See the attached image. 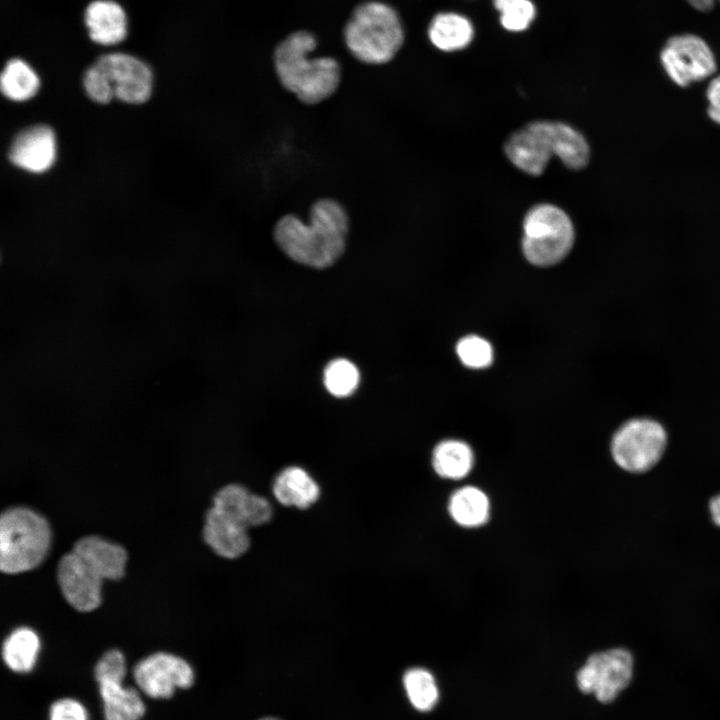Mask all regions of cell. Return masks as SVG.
I'll return each instance as SVG.
<instances>
[{
    "label": "cell",
    "instance_id": "cell-1",
    "mask_svg": "<svg viewBox=\"0 0 720 720\" xmlns=\"http://www.w3.org/2000/svg\"><path fill=\"white\" fill-rule=\"evenodd\" d=\"M349 219L336 200H317L310 209L309 222L285 215L274 227V239L281 251L293 261L316 269L333 265L346 246Z\"/></svg>",
    "mask_w": 720,
    "mask_h": 720
},
{
    "label": "cell",
    "instance_id": "cell-2",
    "mask_svg": "<svg viewBox=\"0 0 720 720\" xmlns=\"http://www.w3.org/2000/svg\"><path fill=\"white\" fill-rule=\"evenodd\" d=\"M317 46L308 31H297L281 41L273 55L276 74L282 86L301 102L317 104L330 97L340 83V66L331 57L310 58Z\"/></svg>",
    "mask_w": 720,
    "mask_h": 720
},
{
    "label": "cell",
    "instance_id": "cell-3",
    "mask_svg": "<svg viewBox=\"0 0 720 720\" xmlns=\"http://www.w3.org/2000/svg\"><path fill=\"white\" fill-rule=\"evenodd\" d=\"M345 44L366 64H385L401 49L405 31L397 11L379 1L357 6L344 29Z\"/></svg>",
    "mask_w": 720,
    "mask_h": 720
},
{
    "label": "cell",
    "instance_id": "cell-4",
    "mask_svg": "<svg viewBox=\"0 0 720 720\" xmlns=\"http://www.w3.org/2000/svg\"><path fill=\"white\" fill-rule=\"evenodd\" d=\"M50 528L40 514L26 507H12L0 517V569L7 574L37 567L50 545Z\"/></svg>",
    "mask_w": 720,
    "mask_h": 720
},
{
    "label": "cell",
    "instance_id": "cell-5",
    "mask_svg": "<svg viewBox=\"0 0 720 720\" xmlns=\"http://www.w3.org/2000/svg\"><path fill=\"white\" fill-rule=\"evenodd\" d=\"M574 240L570 217L555 205L538 204L524 217L522 251L533 265L557 264L569 253Z\"/></svg>",
    "mask_w": 720,
    "mask_h": 720
},
{
    "label": "cell",
    "instance_id": "cell-6",
    "mask_svg": "<svg viewBox=\"0 0 720 720\" xmlns=\"http://www.w3.org/2000/svg\"><path fill=\"white\" fill-rule=\"evenodd\" d=\"M667 442V431L661 422L650 417H633L613 434L611 456L621 469L644 473L661 460Z\"/></svg>",
    "mask_w": 720,
    "mask_h": 720
},
{
    "label": "cell",
    "instance_id": "cell-7",
    "mask_svg": "<svg viewBox=\"0 0 720 720\" xmlns=\"http://www.w3.org/2000/svg\"><path fill=\"white\" fill-rule=\"evenodd\" d=\"M634 659L625 648L591 654L576 673L578 689L603 704L613 702L631 683Z\"/></svg>",
    "mask_w": 720,
    "mask_h": 720
},
{
    "label": "cell",
    "instance_id": "cell-8",
    "mask_svg": "<svg viewBox=\"0 0 720 720\" xmlns=\"http://www.w3.org/2000/svg\"><path fill=\"white\" fill-rule=\"evenodd\" d=\"M660 60L670 79L681 87L704 80L716 71L711 48L694 34L669 38L661 50Z\"/></svg>",
    "mask_w": 720,
    "mask_h": 720
},
{
    "label": "cell",
    "instance_id": "cell-9",
    "mask_svg": "<svg viewBox=\"0 0 720 720\" xmlns=\"http://www.w3.org/2000/svg\"><path fill=\"white\" fill-rule=\"evenodd\" d=\"M133 676L138 688L155 699L169 698L177 688H188L194 681L191 666L183 658L166 652L139 661Z\"/></svg>",
    "mask_w": 720,
    "mask_h": 720
},
{
    "label": "cell",
    "instance_id": "cell-10",
    "mask_svg": "<svg viewBox=\"0 0 720 720\" xmlns=\"http://www.w3.org/2000/svg\"><path fill=\"white\" fill-rule=\"evenodd\" d=\"M94 64L108 80L114 98L131 104L144 103L150 98L153 75L144 61L115 52L99 56Z\"/></svg>",
    "mask_w": 720,
    "mask_h": 720
},
{
    "label": "cell",
    "instance_id": "cell-11",
    "mask_svg": "<svg viewBox=\"0 0 720 720\" xmlns=\"http://www.w3.org/2000/svg\"><path fill=\"white\" fill-rule=\"evenodd\" d=\"M552 121H533L518 129L506 140L505 153L523 172L541 175L554 155Z\"/></svg>",
    "mask_w": 720,
    "mask_h": 720
},
{
    "label": "cell",
    "instance_id": "cell-12",
    "mask_svg": "<svg viewBox=\"0 0 720 720\" xmlns=\"http://www.w3.org/2000/svg\"><path fill=\"white\" fill-rule=\"evenodd\" d=\"M57 580L63 596L76 610L89 612L100 605L103 579L75 552L59 560Z\"/></svg>",
    "mask_w": 720,
    "mask_h": 720
},
{
    "label": "cell",
    "instance_id": "cell-13",
    "mask_svg": "<svg viewBox=\"0 0 720 720\" xmlns=\"http://www.w3.org/2000/svg\"><path fill=\"white\" fill-rule=\"evenodd\" d=\"M56 138L47 125H36L20 132L12 142L11 162L29 172L47 171L56 159Z\"/></svg>",
    "mask_w": 720,
    "mask_h": 720
},
{
    "label": "cell",
    "instance_id": "cell-14",
    "mask_svg": "<svg viewBox=\"0 0 720 720\" xmlns=\"http://www.w3.org/2000/svg\"><path fill=\"white\" fill-rule=\"evenodd\" d=\"M212 507L246 528L266 524L273 513L268 499L240 484L222 487L214 496Z\"/></svg>",
    "mask_w": 720,
    "mask_h": 720
},
{
    "label": "cell",
    "instance_id": "cell-15",
    "mask_svg": "<svg viewBox=\"0 0 720 720\" xmlns=\"http://www.w3.org/2000/svg\"><path fill=\"white\" fill-rule=\"evenodd\" d=\"M203 538L220 557L235 559L250 546L248 528L211 507L205 516Z\"/></svg>",
    "mask_w": 720,
    "mask_h": 720
},
{
    "label": "cell",
    "instance_id": "cell-16",
    "mask_svg": "<svg viewBox=\"0 0 720 720\" xmlns=\"http://www.w3.org/2000/svg\"><path fill=\"white\" fill-rule=\"evenodd\" d=\"M89 38L100 45L122 42L128 33V19L122 6L113 0H94L84 11Z\"/></svg>",
    "mask_w": 720,
    "mask_h": 720
},
{
    "label": "cell",
    "instance_id": "cell-17",
    "mask_svg": "<svg viewBox=\"0 0 720 720\" xmlns=\"http://www.w3.org/2000/svg\"><path fill=\"white\" fill-rule=\"evenodd\" d=\"M475 35L476 29L471 18L458 11H440L431 18L427 26L429 42L444 53L468 48Z\"/></svg>",
    "mask_w": 720,
    "mask_h": 720
},
{
    "label": "cell",
    "instance_id": "cell-18",
    "mask_svg": "<svg viewBox=\"0 0 720 720\" xmlns=\"http://www.w3.org/2000/svg\"><path fill=\"white\" fill-rule=\"evenodd\" d=\"M72 551L102 579L117 580L124 575L127 553L120 545L98 536H85L74 544Z\"/></svg>",
    "mask_w": 720,
    "mask_h": 720
},
{
    "label": "cell",
    "instance_id": "cell-19",
    "mask_svg": "<svg viewBox=\"0 0 720 720\" xmlns=\"http://www.w3.org/2000/svg\"><path fill=\"white\" fill-rule=\"evenodd\" d=\"M272 492L284 506L307 509L319 499L320 487L305 469L289 466L275 477Z\"/></svg>",
    "mask_w": 720,
    "mask_h": 720
},
{
    "label": "cell",
    "instance_id": "cell-20",
    "mask_svg": "<svg viewBox=\"0 0 720 720\" xmlns=\"http://www.w3.org/2000/svg\"><path fill=\"white\" fill-rule=\"evenodd\" d=\"M98 685L105 720H140L143 717L145 705L137 689L115 681Z\"/></svg>",
    "mask_w": 720,
    "mask_h": 720
},
{
    "label": "cell",
    "instance_id": "cell-21",
    "mask_svg": "<svg viewBox=\"0 0 720 720\" xmlns=\"http://www.w3.org/2000/svg\"><path fill=\"white\" fill-rule=\"evenodd\" d=\"M448 512L454 522L462 527L482 526L489 519V498L477 487H461L450 496Z\"/></svg>",
    "mask_w": 720,
    "mask_h": 720
},
{
    "label": "cell",
    "instance_id": "cell-22",
    "mask_svg": "<svg viewBox=\"0 0 720 720\" xmlns=\"http://www.w3.org/2000/svg\"><path fill=\"white\" fill-rule=\"evenodd\" d=\"M474 463L473 452L468 444L459 440L440 442L433 451L432 465L442 478L459 480L466 477Z\"/></svg>",
    "mask_w": 720,
    "mask_h": 720
},
{
    "label": "cell",
    "instance_id": "cell-23",
    "mask_svg": "<svg viewBox=\"0 0 720 720\" xmlns=\"http://www.w3.org/2000/svg\"><path fill=\"white\" fill-rule=\"evenodd\" d=\"M39 650L38 635L28 627H20L12 631L5 639L2 657L12 671L25 673L34 667Z\"/></svg>",
    "mask_w": 720,
    "mask_h": 720
},
{
    "label": "cell",
    "instance_id": "cell-24",
    "mask_svg": "<svg viewBox=\"0 0 720 720\" xmlns=\"http://www.w3.org/2000/svg\"><path fill=\"white\" fill-rule=\"evenodd\" d=\"M554 155L573 170L584 168L590 159V148L585 137L572 126L552 121Z\"/></svg>",
    "mask_w": 720,
    "mask_h": 720
},
{
    "label": "cell",
    "instance_id": "cell-25",
    "mask_svg": "<svg viewBox=\"0 0 720 720\" xmlns=\"http://www.w3.org/2000/svg\"><path fill=\"white\" fill-rule=\"evenodd\" d=\"M1 91L13 101H26L39 90L40 79L32 67L19 58L9 60L0 77Z\"/></svg>",
    "mask_w": 720,
    "mask_h": 720
},
{
    "label": "cell",
    "instance_id": "cell-26",
    "mask_svg": "<svg viewBox=\"0 0 720 720\" xmlns=\"http://www.w3.org/2000/svg\"><path fill=\"white\" fill-rule=\"evenodd\" d=\"M403 685L412 706L421 712H429L437 705L439 687L434 675L422 667L408 669L403 675Z\"/></svg>",
    "mask_w": 720,
    "mask_h": 720
},
{
    "label": "cell",
    "instance_id": "cell-27",
    "mask_svg": "<svg viewBox=\"0 0 720 720\" xmlns=\"http://www.w3.org/2000/svg\"><path fill=\"white\" fill-rule=\"evenodd\" d=\"M498 13L503 30L510 33L527 31L537 17V6L533 0H491Z\"/></svg>",
    "mask_w": 720,
    "mask_h": 720
},
{
    "label": "cell",
    "instance_id": "cell-28",
    "mask_svg": "<svg viewBox=\"0 0 720 720\" xmlns=\"http://www.w3.org/2000/svg\"><path fill=\"white\" fill-rule=\"evenodd\" d=\"M360 373L354 363L338 358L327 364L323 373V383L327 391L338 398L348 397L357 389Z\"/></svg>",
    "mask_w": 720,
    "mask_h": 720
},
{
    "label": "cell",
    "instance_id": "cell-29",
    "mask_svg": "<svg viewBox=\"0 0 720 720\" xmlns=\"http://www.w3.org/2000/svg\"><path fill=\"white\" fill-rule=\"evenodd\" d=\"M457 354L464 365L470 368H484L493 360L490 343L475 335L462 338L457 344Z\"/></svg>",
    "mask_w": 720,
    "mask_h": 720
},
{
    "label": "cell",
    "instance_id": "cell-30",
    "mask_svg": "<svg viewBox=\"0 0 720 720\" xmlns=\"http://www.w3.org/2000/svg\"><path fill=\"white\" fill-rule=\"evenodd\" d=\"M126 661L124 655L116 649L107 651L97 662L95 678L101 682H123L126 675Z\"/></svg>",
    "mask_w": 720,
    "mask_h": 720
},
{
    "label": "cell",
    "instance_id": "cell-31",
    "mask_svg": "<svg viewBox=\"0 0 720 720\" xmlns=\"http://www.w3.org/2000/svg\"><path fill=\"white\" fill-rule=\"evenodd\" d=\"M83 87L87 95L97 103L106 104L114 98L108 80L94 63L84 72Z\"/></svg>",
    "mask_w": 720,
    "mask_h": 720
},
{
    "label": "cell",
    "instance_id": "cell-32",
    "mask_svg": "<svg viewBox=\"0 0 720 720\" xmlns=\"http://www.w3.org/2000/svg\"><path fill=\"white\" fill-rule=\"evenodd\" d=\"M49 720H88V714L80 702L63 698L51 705Z\"/></svg>",
    "mask_w": 720,
    "mask_h": 720
},
{
    "label": "cell",
    "instance_id": "cell-33",
    "mask_svg": "<svg viewBox=\"0 0 720 720\" xmlns=\"http://www.w3.org/2000/svg\"><path fill=\"white\" fill-rule=\"evenodd\" d=\"M706 97L709 102L707 113L712 121L720 125V74L710 81Z\"/></svg>",
    "mask_w": 720,
    "mask_h": 720
},
{
    "label": "cell",
    "instance_id": "cell-34",
    "mask_svg": "<svg viewBox=\"0 0 720 720\" xmlns=\"http://www.w3.org/2000/svg\"><path fill=\"white\" fill-rule=\"evenodd\" d=\"M709 509L713 522L720 527V494L711 498Z\"/></svg>",
    "mask_w": 720,
    "mask_h": 720
},
{
    "label": "cell",
    "instance_id": "cell-35",
    "mask_svg": "<svg viewBox=\"0 0 720 720\" xmlns=\"http://www.w3.org/2000/svg\"><path fill=\"white\" fill-rule=\"evenodd\" d=\"M687 2L696 10L706 12L713 8L715 0H687Z\"/></svg>",
    "mask_w": 720,
    "mask_h": 720
},
{
    "label": "cell",
    "instance_id": "cell-36",
    "mask_svg": "<svg viewBox=\"0 0 720 720\" xmlns=\"http://www.w3.org/2000/svg\"><path fill=\"white\" fill-rule=\"evenodd\" d=\"M260 720H278V719L272 718V717H267V718H263V719H260Z\"/></svg>",
    "mask_w": 720,
    "mask_h": 720
}]
</instances>
